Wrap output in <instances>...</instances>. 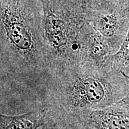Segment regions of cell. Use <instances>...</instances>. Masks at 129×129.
I'll return each instance as SVG.
<instances>
[{"label": "cell", "instance_id": "obj_8", "mask_svg": "<svg viewBox=\"0 0 129 129\" xmlns=\"http://www.w3.org/2000/svg\"><path fill=\"white\" fill-rule=\"evenodd\" d=\"M107 60L113 67L129 77V29L118 51L108 57Z\"/></svg>", "mask_w": 129, "mask_h": 129}, {"label": "cell", "instance_id": "obj_5", "mask_svg": "<svg viewBox=\"0 0 129 129\" xmlns=\"http://www.w3.org/2000/svg\"><path fill=\"white\" fill-rule=\"evenodd\" d=\"M71 128H129V95L107 107L85 112Z\"/></svg>", "mask_w": 129, "mask_h": 129}, {"label": "cell", "instance_id": "obj_2", "mask_svg": "<svg viewBox=\"0 0 129 129\" xmlns=\"http://www.w3.org/2000/svg\"><path fill=\"white\" fill-rule=\"evenodd\" d=\"M129 95V77L107 59L83 60L50 69L37 106L47 128H71L85 112L107 107Z\"/></svg>", "mask_w": 129, "mask_h": 129}, {"label": "cell", "instance_id": "obj_3", "mask_svg": "<svg viewBox=\"0 0 129 129\" xmlns=\"http://www.w3.org/2000/svg\"><path fill=\"white\" fill-rule=\"evenodd\" d=\"M41 3L50 69L87 60L86 42L93 28L84 0H41Z\"/></svg>", "mask_w": 129, "mask_h": 129}, {"label": "cell", "instance_id": "obj_1", "mask_svg": "<svg viewBox=\"0 0 129 129\" xmlns=\"http://www.w3.org/2000/svg\"><path fill=\"white\" fill-rule=\"evenodd\" d=\"M50 67L41 0H0L1 91L20 90L37 104Z\"/></svg>", "mask_w": 129, "mask_h": 129}, {"label": "cell", "instance_id": "obj_7", "mask_svg": "<svg viewBox=\"0 0 129 129\" xmlns=\"http://www.w3.org/2000/svg\"><path fill=\"white\" fill-rule=\"evenodd\" d=\"M116 52L117 50L109 40L93 28L88 35L86 42L87 59L101 63Z\"/></svg>", "mask_w": 129, "mask_h": 129}, {"label": "cell", "instance_id": "obj_4", "mask_svg": "<svg viewBox=\"0 0 129 129\" xmlns=\"http://www.w3.org/2000/svg\"><path fill=\"white\" fill-rule=\"evenodd\" d=\"M87 6L93 28L118 51L129 29V0H101Z\"/></svg>", "mask_w": 129, "mask_h": 129}, {"label": "cell", "instance_id": "obj_6", "mask_svg": "<svg viewBox=\"0 0 129 129\" xmlns=\"http://www.w3.org/2000/svg\"><path fill=\"white\" fill-rule=\"evenodd\" d=\"M46 117V110L40 106L19 115H5L1 112L0 128H47Z\"/></svg>", "mask_w": 129, "mask_h": 129}, {"label": "cell", "instance_id": "obj_9", "mask_svg": "<svg viewBox=\"0 0 129 129\" xmlns=\"http://www.w3.org/2000/svg\"><path fill=\"white\" fill-rule=\"evenodd\" d=\"M85 3H86L87 5H89L91 4H93V3L98 2V1H101V0H84Z\"/></svg>", "mask_w": 129, "mask_h": 129}]
</instances>
